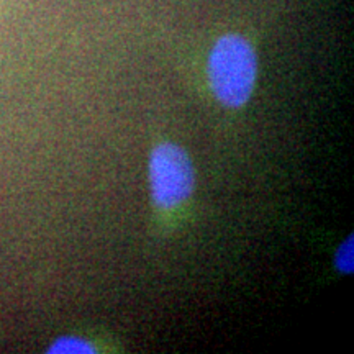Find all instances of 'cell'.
Segmentation results:
<instances>
[{
	"label": "cell",
	"mask_w": 354,
	"mask_h": 354,
	"mask_svg": "<svg viewBox=\"0 0 354 354\" xmlns=\"http://www.w3.org/2000/svg\"><path fill=\"white\" fill-rule=\"evenodd\" d=\"M258 76V59L251 43L240 35H225L212 48L209 79L216 99L227 107L250 100Z\"/></svg>",
	"instance_id": "6da1fadb"
},
{
	"label": "cell",
	"mask_w": 354,
	"mask_h": 354,
	"mask_svg": "<svg viewBox=\"0 0 354 354\" xmlns=\"http://www.w3.org/2000/svg\"><path fill=\"white\" fill-rule=\"evenodd\" d=\"M149 184L154 203L174 209L187 201L194 190V167L180 146L165 143L154 148L149 158Z\"/></svg>",
	"instance_id": "7a4b0ae2"
},
{
	"label": "cell",
	"mask_w": 354,
	"mask_h": 354,
	"mask_svg": "<svg viewBox=\"0 0 354 354\" xmlns=\"http://www.w3.org/2000/svg\"><path fill=\"white\" fill-rule=\"evenodd\" d=\"M51 354H79V353H95L94 346L86 339L77 336H63L53 346L48 349Z\"/></svg>",
	"instance_id": "3957f363"
},
{
	"label": "cell",
	"mask_w": 354,
	"mask_h": 354,
	"mask_svg": "<svg viewBox=\"0 0 354 354\" xmlns=\"http://www.w3.org/2000/svg\"><path fill=\"white\" fill-rule=\"evenodd\" d=\"M335 268L343 274H351L354 268V243L353 234L338 248L335 254Z\"/></svg>",
	"instance_id": "277c9868"
}]
</instances>
